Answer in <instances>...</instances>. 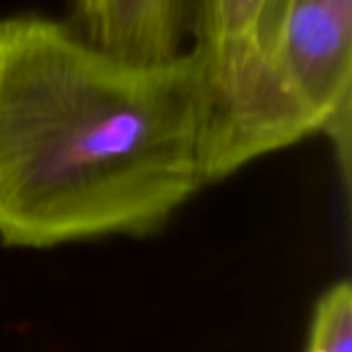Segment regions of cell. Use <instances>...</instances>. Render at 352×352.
I'll return each mask as SVG.
<instances>
[{
  "mask_svg": "<svg viewBox=\"0 0 352 352\" xmlns=\"http://www.w3.org/2000/svg\"><path fill=\"white\" fill-rule=\"evenodd\" d=\"M198 52L138 62L39 16L0 19V243L146 237L206 186Z\"/></svg>",
  "mask_w": 352,
  "mask_h": 352,
  "instance_id": "6da1fadb",
  "label": "cell"
},
{
  "mask_svg": "<svg viewBox=\"0 0 352 352\" xmlns=\"http://www.w3.org/2000/svg\"><path fill=\"white\" fill-rule=\"evenodd\" d=\"M283 6L285 0H192L190 33L206 80V184L318 134L274 62Z\"/></svg>",
  "mask_w": 352,
  "mask_h": 352,
  "instance_id": "7a4b0ae2",
  "label": "cell"
},
{
  "mask_svg": "<svg viewBox=\"0 0 352 352\" xmlns=\"http://www.w3.org/2000/svg\"><path fill=\"white\" fill-rule=\"evenodd\" d=\"M276 68L289 91L336 148L344 179L351 177L352 0H285Z\"/></svg>",
  "mask_w": 352,
  "mask_h": 352,
  "instance_id": "3957f363",
  "label": "cell"
},
{
  "mask_svg": "<svg viewBox=\"0 0 352 352\" xmlns=\"http://www.w3.org/2000/svg\"><path fill=\"white\" fill-rule=\"evenodd\" d=\"M76 29L97 47L138 62L184 52L192 0H72Z\"/></svg>",
  "mask_w": 352,
  "mask_h": 352,
  "instance_id": "277c9868",
  "label": "cell"
},
{
  "mask_svg": "<svg viewBox=\"0 0 352 352\" xmlns=\"http://www.w3.org/2000/svg\"><path fill=\"white\" fill-rule=\"evenodd\" d=\"M305 352H352V287L340 280L314 307Z\"/></svg>",
  "mask_w": 352,
  "mask_h": 352,
  "instance_id": "5b68a950",
  "label": "cell"
}]
</instances>
